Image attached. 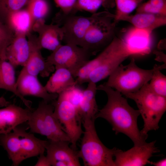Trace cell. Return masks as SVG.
Instances as JSON below:
<instances>
[{"label":"cell","instance_id":"obj_12","mask_svg":"<svg viewBox=\"0 0 166 166\" xmlns=\"http://www.w3.org/2000/svg\"><path fill=\"white\" fill-rule=\"evenodd\" d=\"M70 142L65 140L48 141L45 148L47 157L51 166H81L78 152L70 147Z\"/></svg>","mask_w":166,"mask_h":166},{"label":"cell","instance_id":"obj_36","mask_svg":"<svg viewBox=\"0 0 166 166\" xmlns=\"http://www.w3.org/2000/svg\"><path fill=\"white\" fill-rule=\"evenodd\" d=\"M10 104L9 102L7 101L3 97H0V106L6 107Z\"/></svg>","mask_w":166,"mask_h":166},{"label":"cell","instance_id":"obj_11","mask_svg":"<svg viewBox=\"0 0 166 166\" xmlns=\"http://www.w3.org/2000/svg\"><path fill=\"white\" fill-rule=\"evenodd\" d=\"M156 141L145 143L124 151L117 149L114 154L115 166H143L150 164L149 160L154 154L160 152L155 146Z\"/></svg>","mask_w":166,"mask_h":166},{"label":"cell","instance_id":"obj_23","mask_svg":"<svg viewBox=\"0 0 166 166\" xmlns=\"http://www.w3.org/2000/svg\"><path fill=\"white\" fill-rule=\"evenodd\" d=\"M86 88L83 90L81 101L77 108L80 119H95L99 109L96 100L97 90L96 83L89 82Z\"/></svg>","mask_w":166,"mask_h":166},{"label":"cell","instance_id":"obj_6","mask_svg":"<svg viewBox=\"0 0 166 166\" xmlns=\"http://www.w3.org/2000/svg\"><path fill=\"white\" fill-rule=\"evenodd\" d=\"M54 110L52 102L43 100L40 102L38 108L31 112L27 121L30 131L45 136L49 140L70 142L63 126L54 116Z\"/></svg>","mask_w":166,"mask_h":166},{"label":"cell","instance_id":"obj_18","mask_svg":"<svg viewBox=\"0 0 166 166\" xmlns=\"http://www.w3.org/2000/svg\"><path fill=\"white\" fill-rule=\"evenodd\" d=\"M20 135V160L21 162L30 157L44 154L48 141L36 137L23 128L18 126Z\"/></svg>","mask_w":166,"mask_h":166},{"label":"cell","instance_id":"obj_34","mask_svg":"<svg viewBox=\"0 0 166 166\" xmlns=\"http://www.w3.org/2000/svg\"><path fill=\"white\" fill-rule=\"evenodd\" d=\"M34 166H50L51 165L47 156H45L44 154H42L39 155L38 160Z\"/></svg>","mask_w":166,"mask_h":166},{"label":"cell","instance_id":"obj_30","mask_svg":"<svg viewBox=\"0 0 166 166\" xmlns=\"http://www.w3.org/2000/svg\"><path fill=\"white\" fill-rule=\"evenodd\" d=\"M14 36V33L9 27L0 21V58L6 59V49L11 43Z\"/></svg>","mask_w":166,"mask_h":166},{"label":"cell","instance_id":"obj_24","mask_svg":"<svg viewBox=\"0 0 166 166\" xmlns=\"http://www.w3.org/2000/svg\"><path fill=\"white\" fill-rule=\"evenodd\" d=\"M34 21L26 8H22L11 14L8 17L6 24L14 34L26 36L31 33Z\"/></svg>","mask_w":166,"mask_h":166},{"label":"cell","instance_id":"obj_21","mask_svg":"<svg viewBox=\"0 0 166 166\" xmlns=\"http://www.w3.org/2000/svg\"><path fill=\"white\" fill-rule=\"evenodd\" d=\"M15 68L6 59L0 58V89L12 92L20 99L26 108L32 109L31 102L22 96L18 89Z\"/></svg>","mask_w":166,"mask_h":166},{"label":"cell","instance_id":"obj_1","mask_svg":"<svg viewBox=\"0 0 166 166\" xmlns=\"http://www.w3.org/2000/svg\"><path fill=\"white\" fill-rule=\"evenodd\" d=\"M97 89L106 94L108 100L105 105L99 109L95 118L105 119L111 125L116 134H124L132 140L135 146L145 143L148 137L142 134L138 127L139 111L130 106L121 93L112 88L103 84L97 86Z\"/></svg>","mask_w":166,"mask_h":166},{"label":"cell","instance_id":"obj_7","mask_svg":"<svg viewBox=\"0 0 166 166\" xmlns=\"http://www.w3.org/2000/svg\"><path fill=\"white\" fill-rule=\"evenodd\" d=\"M131 54L121 38L116 36L97 56L99 65L89 74L88 83H96L108 77Z\"/></svg>","mask_w":166,"mask_h":166},{"label":"cell","instance_id":"obj_25","mask_svg":"<svg viewBox=\"0 0 166 166\" xmlns=\"http://www.w3.org/2000/svg\"><path fill=\"white\" fill-rule=\"evenodd\" d=\"M18 126L12 132L0 134V143L7 151L12 165L17 166L21 163L20 155V135Z\"/></svg>","mask_w":166,"mask_h":166},{"label":"cell","instance_id":"obj_35","mask_svg":"<svg viewBox=\"0 0 166 166\" xmlns=\"http://www.w3.org/2000/svg\"><path fill=\"white\" fill-rule=\"evenodd\" d=\"M155 166H163L166 165V159L164 158L157 162H151L150 164Z\"/></svg>","mask_w":166,"mask_h":166},{"label":"cell","instance_id":"obj_10","mask_svg":"<svg viewBox=\"0 0 166 166\" xmlns=\"http://www.w3.org/2000/svg\"><path fill=\"white\" fill-rule=\"evenodd\" d=\"M96 15V13L89 17L76 14L65 15L58 12L53 22L61 27L63 34L62 42L65 44L80 46Z\"/></svg>","mask_w":166,"mask_h":166},{"label":"cell","instance_id":"obj_37","mask_svg":"<svg viewBox=\"0 0 166 166\" xmlns=\"http://www.w3.org/2000/svg\"><path fill=\"white\" fill-rule=\"evenodd\" d=\"M103 7L105 8H110L113 7L111 3V0H107L104 5Z\"/></svg>","mask_w":166,"mask_h":166},{"label":"cell","instance_id":"obj_5","mask_svg":"<svg viewBox=\"0 0 166 166\" xmlns=\"http://www.w3.org/2000/svg\"><path fill=\"white\" fill-rule=\"evenodd\" d=\"M153 70V68L145 69L140 68L132 58L128 65H119L103 84L124 95L133 93L150 81Z\"/></svg>","mask_w":166,"mask_h":166},{"label":"cell","instance_id":"obj_22","mask_svg":"<svg viewBox=\"0 0 166 166\" xmlns=\"http://www.w3.org/2000/svg\"><path fill=\"white\" fill-rule=\"evenodd\" d=\"M121 21H127L136 28L152 33L155 29L165 25L166 16L149 13H136L122 18Z\"/></svg>","mask_w":166,"mask_h":166},{"label":"cell","instance_id":"obj_9","mask_svg":"<svg viewBox=\"0 0 166 166\" xmlns=\"http://www.w3.org/2000/svg\"><path fill=\"white\" fill-rule=\"evenodd\" d=\"M92 56L80 46L65 44L52 52L46 60L55 68L61 67L68 69L75 79L80 70L90 60Z\"/></svg>","mask_w":166,"mask_h":166},{"label":"cell","instance_id":"obj_17","mask_svg":"<svg viewBox=\"0 0 166 166\" xmlns=\"http://www.w3.org/2000/svg\"><path fill=\"white\" fill-rule=\"evenodd\" d=\"M151 33L133 26L124 31L121 38L131 55H143L148 53L150 51Z\"/></svg>","mask_w":166,"mask_h":166},{"label":"cell","instance_id":"obj_27","mask_svg":"<svg viewBox=\"0 0 166 166\" xmlns=\"http://www.w3.org/2000/svg\"><path fill=\"white\" fill-rule=\"evenodd\" d=\"M26 6L34 22L38 20H45L50 12L49 0H29Z\"/></svg>","mask_w":166,"mask_h":166},{"label":"cell","instance_id":"obj_33","mask_svg":"<svg viewBox=\"0 0 166 166\" xmlns=\"http://www.w3.org/2000/svg\"><path fill=\"white\" fill-rule=\"evenodd\" d=\"M57 6L60 9L59 12L67 15L76 14L75 10L77 0H53Z\"/></svg>","mask_w":166,"mask_h":166},{"label":"cell","instance_id":"obj_2","mask_svg":"<svg viewBox=\"0 0 166 166\" xmlns=\"http://www.w3.org/2000/svg\"><path fill=\"white\" fill-rule=\"evenodd\" d=\"M95 120L82 121L84 131L80 149L77 151L78 157L85 166H115L113 157L117 149L109 148L101 142L96 130Z\"/></svg>","mask_w":166,"mask_h":166},{"label":"cell","instance_id":"obj_3","mask_svg":"<svg viewBox=\"0 0 166 166\" xmlns=\"http://www.w3.org/2000/svg\"><path fill=\"white\" fill-rule=\"evenodd\" d=\"M124 95L136 103L144 122L140 132L148 137L149 131L159 128V122L166 110V97L153 92L148 83L136 92Z\"/></svg>","mask_w":166,"mask_h":166},{"label":"cell","instance_id":"obj_16","mask_svg":"<svg viewBox=\"0 0 166 166\" xmlns=\"http://www.w3.org/2000/svg\"><path fill=\"white\" fill-rule=\"evenodd\" d=\"M23 34H14V38L5 52L6 59L15 68L24 66L31 52L30 42Z\"/></svg>","mask_w":166,"mask_h":166},{"label":"cell","instance_id":"obj_13","mask_svg":"<svg viewBox=\"0 0 166 166\" xmlns=\"http://www.w3.org/2000/svg\"><path fill=\"white\" fill-rule=\"evenodd\" d=\"M32 30L38 34L36 44L41 50L45 49L53 52L62 45V32L57 24H47L45 20H38L35 22Z\"/></svg>","mask_w":166,"mask_h":166},{"label":"cell","instance_id":"obj_29","mask_svg":"<svg viewBox=\"0 0 166 166\" xmlns=\"http://www.w3.org/2000/svg\"><path fill=\"white\" fill-rule=\"evenodd\" d=\"M29 0H0V21L6 24L8 16L23 8Z\"/></svg>","mask_w":166,"mask_h":166},{"label":"cell","instance_id":"obj_28","mask_svg":"<svg viewBox=\"0 0 166 166\" xmlns=\"http://www.w3.org/2000/svg\"><path fill=\"white\" fill-rule=\"evenodd\" d=\"M164 65H155L152 78L148 85L150 89L155 93L166 97V76L160 70L164 68Z\"/></svg>","mask_w":166,"mask_h":166},{"label":"cell","instance_id":"obj_20","mask_svg":"<svg viewBox=\"0 0 166 166\" xmlns=\"http://www.w3.org/2000/svg\"><path fill=\"white\" fill-rule=\"evenodd\" d=\"M54 71L44 86L49 93L58 94L77 85L75 79L68 69L57 67Z\"/></svg>","mask_w":166,"mask_h":166},{"label":"cell","instance_id":"obj_26","mask_svg":"<svg viewBox=\"0 0 166 166\" xmlns=\"http://www.w3.org/2000/svg\"><path fill=\"white\" fill-rule=\"evenodd\" d=\"M145 0H111L113 6L116 7L114 22L117 24L123 17L128 15Z\"/></svg>","mask_w":166,"mask_h":166},{"label":"cell","instance_id":"obj_15","mask_svg":"<svg viewBox=\"0 0 166 166\" xmlns=\"http://www.w3.org/2000/svg\"><path fill=\"white\" fill-rule=\"evenodd\" d=\"M32 111V109H24L14 104L0 109V134L10 133L27 121Z\"/></svg>","mask_w":166,"mask_h":166},{"label":"cell","instance_id":"obj_19","mask_svg":"<svg viewBox=\"0 0 166 166\" xmlns=\"http://www.w3.org/2000/svg\"><path fill=\"white\" fill-rule=\"evenodd\" d=\"M28 40L30 44L31 52L23 68L28 73L35 76L39 74L42 77H49L54 71L55 66L42 56L41 49L37 47L32 40Z\"/></svg>","mask_w":166,"mask_h":166},{"label":"cell","instance_id":"obj_8","mask_svg":"<svg viewBox=\"0 0 166 166\" xmlns=\"http://www.w3.org/2000/svg\"><path fill=\"white\" fill-rule=\"evenodd\" d=\"M52 103L54 116L63 125L70 139L71 147L76 150L77 141L84 132L77 108L61 93L58 94L57 99Z\"/></svg>","mask_w":166,"mask_h":166},{"label":"cell","instance_id":"obj_4","mask_svg":"<svg viewBox=\"0 0 166 166\" xmlns=\"http://www.w3.org/2000/svg\"><path fill=\"white\" fill-rule=\"evenodd\" d=\"M114 18L115 14L108 11L96 12L80 46L92 56L102 50L116 36V23Z\"/></svg>","mask_w":166,"mask_h":166},{"label":"cell","instance_id":"obj_32","mask_svg":"<svg viewBox=\"0 0 166 166\" xmlns=\"http://www.w3.org/2000/svg\"><path fill=\"white\" fill-rule=\"evenodd\" d=\"M83 90L79 88L78 85L72 88L61 93L77 108L82 97Z\"/></svg>","mask_w":166,"mask_h":166},{"label":"cell","instance_id":"obj_31","mask_svg":"<svg viewBox=\"0 0 166 166\" xmlns=\"http://www.w3.org/2000/svg\"><path fill=\"white\" fill-rule=\"evenodd\" d=\"M107 0H77L75 10L85 11L92 14L97 12L99 8L103 6Z\"/></svg>","mask_w":166,"mask_h":166},{"label":"cell","instance_id":"obj_14","mask_svg":"<svg viewBox=\"0 0 166 166\" xmlns=\"http://www.w3.org/2000/svg\"><path fill=\"white\" fill-rule=\"evenodd\" d=\"M17 86L19 92L24 97L27 96L37 97L48 103L52 102L58 97V94L49 93L37 76L28 73L23 68L17 80Z\"/></svg>","mask_w":166,"mask_h":166}]
</instances>
